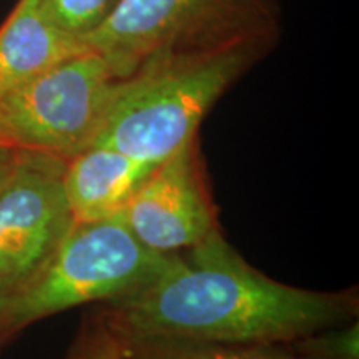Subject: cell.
Instances as JSON below:
<instances>
[{"mask_svg":"<svg viewBox=\"0 0 359 359\" xmlns=\"http://www.w3.org/2000/svg\"><path fill=\"white\" fill-rule=\"evenodd\" d=\"M100 308L123 344H281L358 320L359 298L356 290L325 293L271 280L217 230L170 255L140 290Z\"/></svg>","mask_w":359,"mask_h":359,"instance_id":"6da1fadb","label":"cell"},{"mask_svg":"<svg viewBox=\"0 0 359 359\" xmlns=\"http://www.w3.org/2000/svg\"><path fill=\"white\" fill-rule=\"evenodd\" d=\"M259 40L163 53L122 79L92 145L160 163L195 140L219 97L248 70Z\"/></svg>","mask_w":359,"mask_h":359,"instance_id":"7a4b0ae2","label":"cell"},{"mask_svg":"<svg viewBox=\"0 0 359 359\" xmlns=\"http://www.w3.org/2000/svg\"><path fill=\"white\" fill-rule=\"evenodd\" d=\"M170 255L148 250L115 217L75 222L42 271L0 298V348L43 318L88 303H110L145 286Z\"/></svg>","mask_w":359,"mask_h":359,"instance_id":"3957f363","label":"cell"},{"mask_svg":"<svg viewBox=\"0 0 359 359\" xmlns=\"http://www.w3.org/2000/svg\"><path fill=\"white\" fill-rule=\"evenodd\" d=\"M271 0H120L83 40L127 79L150 58L262 40Z\"/></svg>","mask_w":359,"mask_h":359,"instance_id":"277c9868","label":"cell"},{"mask_svg":"<svg viewBox=\"0 0 359 359\" xmlns=\"http://www.w3.org/2000/svg\"><path fill=\"white\" fill-rule=\"evenodd\" d=\"M122 79L87 50L0 98V143L69 160L95 140Z\"/></svg>","mask_w":359,"mask_h":359,"instance_id":"5b68a950","label":"cell"},{"mask_svg":"<svg viewBox=\"0 0 359 359\" xmlns=\"http://www.w3.org/2000/svg\"><path fill=\"white\" fill-rule=\"evenodd\" d=\"M67 160L19 150L0 190V298L42 271L75 223L64 190Z\"/></svg>","mask_w":359,"mask_h":359,"instance_id":"8992f818","label":"cell"},{"mask_svg":"<svg viewBox=\"0 0 359 359\" xmlns=\"http://www.w3.org/2000/svg\"><path fill=\"white\" fill-rule=\"evenodd\" d=\"M120 218L142 245L160 255L180 253L219 230L196 138L155 165Z\"/></svg>","mask_w":359,"mask_h":359,"instance_id":"52a82bcc","label":"cell"},{"mask_svg":"<svg viewBox=\"0 0 359 359\" xmlns=\"http://www.w3.org/2000/svg\"><path fill=\"white\" fill-rule=\"evenodd\" d=\"M155 165L102 145H90L72 156L65 163L64 190L75 222L122 213Z\"/></svg>","mask_w":359,"mask_h":359,"instance_id":"ba28073f","label":"cell"},{"mask_svg":"<svg viewBox=\"0 0 359 359\" xmlns=\"http://www.w3.org/2000/svg\"><path fill=\"white\" fill-rule=\"evenodd\" d=\"M87 45L48 15L42 0H19L0 27V98Z\"/></svg>","mask_w":359,"mask_h":359,"instance_id":"9c48e42d","label":"cell"},{"mask_svg":"<svg viewBox=\"0 0 359 359\" xmlns=\"http://www.w3.org/2000/svg\"><path fill=\"white\" fill-rule=\"evenodd\" d=\"M123 346V359H304L288 343L224 344L148 339Z\"/></svg>","mask_w":359,"mask_h":359,"instance_id":"30bf717a","label":"cell"},{"mask_svg":"<svg viewBox=\"0 0 359 359\" xmlns=\"http://www.w3.org/2000/svg\"><path fill=\"white\" fill-rule=\"evenodd\" d=\"M304 359H359V323L326 327L288 343Z\"/></svg>","mask_w":359,"mask_h":359,"instance_id":"8fae6325","label":"cell"},{"mask_svg":"<svg viewBox=\"0 0 359 359\" xmlns=\"http://www.w3.org/2000/svg\"><path fill=\"white\" fill-rule=\"evenodd\" d=\"M118 2L120 0H42V6L60 29L83 42L114 12Z\"/></svg>","mask_w":359,"mask_h":359,"instance_id":"7c38bea8","label":"cell"},{"mask_svg":"<svg viewBox=\"0 0 359 359\" xmlns=\"http://www.w3.org/2000/svg\"><path fill=\"white\" fill-rule=\"evenodd\" d=\"M125 346L103 309L88 313L65 359H123Z\"/></svg>","mask_w":359,"mask_h":359,"instance_id":"4fadbf2b","label":"cell"},{"mask_svg":"<svg viewBox=\"0 0 359 359\" xmlns=\"http://www.w3.org/2000/svg\"><path fill=\"white\" fill-rule=\"evenodd\" d=\"M17 158H19V148L0 143V190L11 180L13 170H15Z\"/></svg>","mask_w":359,"mask_h":359,"instance_id":"5bb4252c","label":"cell"}]
</instances>
